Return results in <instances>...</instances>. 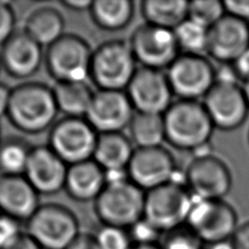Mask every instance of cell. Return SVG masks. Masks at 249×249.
I'll return each mask as SVG.
<instances>
[{
	"mask_svg": "<svg viewBox=\"0 0 249 249\" xmlns=\"http://www.w3.org/2000/svg\"><path fill=\"white\" fill-rule=\"evenodd\" d=\"M53 88L42 82H23L11 89L7 117L13 127L29 135L51 129L57 121Z\"/></svg>",
	"mask_w": 249,
	"mask_h": 249,
	"instance_id": "6da1fadb",
	"label": "cell"
},
{
	"mask_svg": "<svg viewBox=\"0 0 249 249\" xmlns=\"http://www.w3.org/2000/svg\"><path fill=\"white\" fill-rule=\"evenodd\" d=\"M163 119L165 141L173 148L196 153L210 144L215 127L202 102H173L164 113Z\"/></svg>",
	"mask_w": 249,
	"mask_h": 249,
	"instance_id": "7a4b0ae2",
	"label": "cell"
},
{
	"mask_svg": "<svg viewBox=\"0 0 249 249\" xmlns=\"http://www.w3.org/2000/svg\"><path fill=\"white\" fill-rule=\"evenodd\" d=\"M145 191L127 178L108 181L94 201V211L106 226L128 230L143 217Z\"/></svg>",
	"mask_w": 249,
	"mask_h": 249,
	"instance_id": "3957f363",
	"label": "cell"
},
{
	"mask_svg": "<svg viewBox=\"0 0 249 249\" xmlns=\"http://www.w3.org/2000/svg\"><path fill=\"white\" fill-rule=\"evenodd\" d=\"M128 42L112 39L93 51L90 79L99 90L126 91L138 69Z\"/></svg>",
	"mask_w": 249,
	"mask_h": 249,
	"instance_id": "277c9868",
	"label": "cell"
},
{
	"mask_svg": "<svg viewBox=\"0 0 249 249\" xmlns=\"http://www.w3.org/2000/svg\"><path fill=\"white\" fill-rule=\"evenodd\" d=\"M26 233L42 249H66L81 234L77 215L59 203L41 204L26 222Z\"/></svg>",
	"mask_w": 249,
	"mask_h": 249,
	"instance_id": "5b68a950",
	"label": "cell"
},
{
	"mask_svg": "<svg viewBox=\"0 0 249 249\" xmlns=\"http://www.w3.org/2000/svg\"><path fill=\"white\" fill-rule=\"evenodd\" d=\"M93 51L83 37L66 33L47 47L44 60L48 73L56 83L87 82L90 79Z\"/></svg>",
	"mask_w": 249,
	"mask_h": 249,
	"instance_id": "8992f818",
	"label": "cell"
},
{
	"mask_svg": "<svg viewBox=\"0 0 249 249\" xmlns=\"http://www.w3.org/2000/svg\"><path fill=\"white\" fill-rule=\"evenodd\" d=\"M194 197L186 185L171 181L145 193L143 219L161 233L185 224Z\"/></svg>",
	"mask_w": 249,
	"mask_h": 249,
	"instance_id": "52a82bcc",
	"label": "cell"
},
{
	"mask_svg": "<svg viewBox=\"0 0 249 249\" xmlns=\"http://www.w3.org/2000/svg\"><path fill=\"white\" fill-rule=\"evenodd\" d=\"M97 138L86 118L64 117L51 128L48 146L70 166L93 159Z\"/></svg>",
	"mask_w": 249,
	"mask_h": 249,
	"instance_id": "ba28073f",
	"label": "cell"
},
{
	"mask_svg": "<svg viewBox=\"0 0 249 249\" xmlns=\"http://www.w3.org/2000/svg\"><path fill=\"white\" fill-rule=\"evenodd\" d=\"M186 224L198 235L204 245L229 241L238 228L235 209L223 199H196Z\"/></svg>",
	"mask_w": 249,
	"mask_h": 249,
	"instance_id": "9c48e42d",
	"label": "cell"
},
{
	"mask_svg": "<svg viewBox=\"0 0 249 249\" xmlns=\"http://www.w3.org/2000/svg\"><path fill=\"white\" fill-rule=\"evenodd\" d=\"M165 73L178 100H203L215 84V67L203 55L180 54Z\"/></svg>",
	"mask_w": 249,
	"mask_h": 249,
	"instance_id": "30bf717a",
	"label": "cell"
},
{
	"mask_svg": "<svg viewBox=\"0 0 249 249\" xmlns=\"http://www.w3.org/2000/svg\"><path fill=\"white\" fill-rule=\"evenodd\" d=\"M128 43L137 62L144 68L163 71L181 54L174 31L148 23L138 25Z\"/></svg>",
	"mask_w": 249,
	"mask_h": 249,
	"instance_id": "8fae6325",
	"label": "cell"
},
{
	"mask_svg": "<svg viewBox=\"0 0 249 249\" xmlns=\"http://www.w3.org/2000/svg\"><path fill=\"white\" fill-rule=\"evenodd\" d=\"M185 184L196 199H223L232 189V173L215 155L196 157L185 173Z\"/></svg>",
	"mask_w": 249,
	"mask_h": 249,
	"instance_id": "7c38bea8",
	"label": "cell"
},
{
	"mask_svg": "<svg viewBox=\"0 0 249 249\" xmlns=\"http://www.w3.org/2000/svg\"><path fill=\"white\" fill-rule=\"evenodd\" d=\"M176 161L164 146L136 148L127 168L129 179L145 193L175 180Z\"/></svg>",
	"mask_w": 249,
	"mask_h": 249,
	"instance_id": "4fadbf2b",
	"label": "cell"
},
{
	"mask_svg": "<svg viewBox=\"0 0 249 249\" xmlns=\"http://www.w3.org/2000/svg\"><path fill=\"white\" fill-rule=\"evenodd\" d=\"M126 93L136 112L155 115H164L174 95L165 72L144 67L137 69Z\"/></svg>",
	"mask_w": 249,
	"mask_h": 249,
	"instance_id": "5bb4252c",
	"label": "cell"
},
{
	"mask_svg": "<svg viewBox=\"0 0 249 249\" xmlns=\"http://www.w3.org/2000/svg\"><path fill=\"white\" fill-rule=\"evenodd\" d=\"M202 104L215 129L232 131L246 122L249 106L239 84L215 83Z\"/></svg>",
	"mask_w": 249,
	"mask_h": 249,
	"instance_id": "9a60e30c",
	"label": "cell"
},
{
	"mask_svg": "<svg viewBox=\"0 0 249 249\" xmlns=\"http://www.w3.org/2000/svg\"><path fill=\"white\" fill-rule=\"evenodd\" d=\"M135 113L126 91L97 90L86 119L99 135L116 133L128 129Z\"/></svg>",
	"mask_w": 249,
	"mask_h": 249,
	"instance_id": "2e32d148",
	"label": "cell"
},
{
	"mask_svg": "<svg viewBox=\"0 0 249 249\" xmlns=\"http://www.w3.org/2000/svg\"><path fill=\"white\" fill-rule=\"evenodd\" d=\"M249 48L247 22L225 15L209 29L207 54L217 64H233Z\"/></svg>",
	"mask_w": 249,
	"mask_h": 249,
	"instance_id": "e0dca14e",
	"label": "cell"
},
{
	"mask_svg": "<svg viewBox=\"0 0 249 249\" xmlns=\"http://www.w3.org/2000/svg\"><path fill=\"white\" fill-rule=\"evenodd\" d=\"M43 60V47L23 30L16 31L0 47V66L15 79L32 78L38 72Z\"/></svg>",
	"mask_w": 249,
	"mask_h": 249,
	"instance_id": "ac0fdd59",
	"label": "cell"
},
{
	"mask_svg": "<svg viewBox=\"0 0 249 249\" xmlns=\"http://www.w3.org/2000/svg\"><path fill=\"white\" fill-rule=\"evenodd\" d=\"M68 167L50 146L37 145L31 151L24 176L39 195H55L65 189Z\"/></svg>",
	"mask_w": 249,
	"mask_h": 249,
	"instance_id": "d6986e66",
	"label": "cell"
},
{
	"mask_svg": "<svg viewBox=\"0 0 249 249\" xmlns=\"http://www.w3.org/2000/svg\"><path fill=\"white\" fill-rule=\"evenodd\" d=\"M39 203V194L24 175H0V212L17 221L28 222Z\"/></svg>",
	"mask_w": 249,
	"mask_h": 249,
	"instance_id": "ffe728a7",
	"label": "cell"
},
{
	"mask_svg": "<svg viewBox=\"0 0 249 249\" xmlns=\"http://www.w3.org/2000/svg\"><path fill=\"white\" fill-rule=\"evenodd\" d=\"M105 186V171L94 160L73 164L68 167L65 190L75 201H95Z\"/></svg>",
	"mask_w": 249,
	"mask_h": 249,
	"instance_id": "44dd1931",
	"label": "cell"
},
{
	"mask_svg": "<svg viewBox=\"0 0 249 249\" xmlns=\"http://www.w3.org/2000/svg\"><path fill=\"white\" fill-rule=\"evenodd\" d=\"M135 149L129 137L123 132L102 133L97 138L92 160L105 172L127 171Z\"/></svg>",
	"mask_w": 249,
	"mask_h": 249,
	"instance_id": "7402d4cb",
	"label": "cell"
},
{
	"mask_svg": "<svg viewBox=\"0 0 249 249\" xmlns=\"http://www.w3.org/2000/svg\"><path fill=\"white\" fill-rule=\"evenodd\" d=\"M65 26L64 16L58 9L41 7L26 18L23 31L42 47H48L66 34Z\"/></svg>",
	"mask_w": 249,
	"mask_h": 249,
	"instance_id": "603a6c76",
	"label": "cell"
},
{
	"mask_svg": "<svg viewBox=\"0 0 249 249\" xmlns=\"http://www.w3.org/2000/svg\"><path fill=\"white\" fill-rule=\"evenodd\" d=\"M135 10V3L131 0H95L89 12L97 28L117 32L131 23Z\"/></svg>",
	"mask_w": 249,
	"mask_h": 249,
	"instance_id": "cb8c5ba5",
	"label": "cell"
},
{
	"mask_svg": "<svg viewBox=\"0 0 249 249\" xmlns=\"http://www.w3.org/2000/svg\"><path fill=\"white\" fill-rule=\"evenodd\" d=\"M186 0H144L140 4L145 23L174 31L188 18Z\"/></svg>",
	"mask_w": 249,
	"mask_h": 249,
	"instance_id": "d4e9b609",
	"label": "cell"
},
{
	"mask_svg": "<svg viewBox=\"0 0 249 249\" xmlns=\"http://www.w3.org/2000/svg\"><path fill=\"white\" fill-rule=\"evenodd\" d=\"M58 110L65 117L86 118L94 91L87 82H60L53 88Z\"/></svg>",
	"mask_w": 249,
	"mask_h": 249,
	"instance_id": "484cf974",
	"label": "cell"
},
{
	"mask_svg": "<svg viewBox=\"0 0 249 249\" xmlns=\"http://www.w3.org/2000/svg\"><path fill=\"white\" fill-rule=\"evenodd\" d=\"M129 139L136 148L161 146L165 141L163 115L136 112L128 127Z\"/></svg>",
	"mask_w": 249,
	"mask_h": 249,
	"instance_id": "4316f807",
	"label": "cell"
},
{
	"mask_svg": "<svg viewBox=\"0 0 249 249\" xmlns=\"http://www.w3.org/2000/svg\"><path fill=\"white\" fill-rule=\"evenodd\" d=\"M32 148L21 138L2 139L0 142V175H24Z\"/></svg>",
	"mask_w": 249,
	"mask_h": 249,
	"instance_id": "83f0119b",
	"label": "cell"
},
{
	"mask_svg": "<svg viewBox=\"0 0 249 249\" xmlns=\"http://www.w3.org/2000/svg\"><path fill=\"white\" fill-rule=\"evenodd\" d=\"M174 34L181 54H207L209 29L204 25L187 18L174 30Z\"/></svg>",
	"mask_w": 249,
	"mask_h": 249,
	"instance_id": "f1b7e54d",
	"label": "cell"
},
{
	"mask_svg": "<svg viewBox=\"0 0 249 249\" xmlns=\"http://www.w3.org/2000/svg\"><path fill=\"white\" fill-rule=\"evenodd\" d=\"M226 15L223 1L195 0L189 1L188 18L210 29Z\"/></svg>",
	"mask_w": 249,
	"mask_h": 249,
	"instance_id": "f546056e",
	"label": "cell"
},
{
	"mask_svg": "<svg viewBox=\"0 0 249 249\" xmlns=\"http://www.w3.org/2000/svg\"><path fill=\"white\" fill-rule=\"evenodd\" d=\"M160 245L163 249H204L206 245L186 223L163 233Z\"/></svg>",
	"mask_w": 249,
	"mask_h": 249,
	"instance_id": "4dcf8cb0",
	"label": "cell"
},
{
	"mask_svg": "<svg viewBox=\"0 0 249 249\" xmlns=\"http://www.w3.org/2000/svg\"><path fill=\"white\" fill-rule=\"evenodd\" d=\"M100 249H130L131 239L127 230L104 225L94 235Z\"/></svg>",
	"mask_w": 249,
	"mask_h": 249,
	"instance_id": "1f68e13d",
	"label": "cell"
},
{
	"mask_svg": "<svg viewBox=\"0 0 249 249\" xmlns=\"http://www.w3.org/2000/svg\"><path fill=\"white\" fill-rule=\"evenodd\" d=\"M132 245H153L160 244L163 233L149 223L145 219L138 221L130 229L127 230Z\"/></svg>",
	"mask_w": 249,
	"mask_h": 249,
	"instance_id": "d6a6232c",
	"label": "cell"
},
{
	"mask_svg": "<svg viewBox=\"0 0 249 249\" xmlns=\"http://www.w3.org/2000/svg\"><path fill=\"white\" fill-rule=\"evenodd\" d=\"M15 9L7 1H0V47L16 33Z\"/></svg>",
	"mask_w": 249,
	"mask_h": 249,
	"instance_id": "836d02e7",
	"label": "cell"
},
{
	"mask_svg": "<svg viewBox=\"0 0 249 249\" xmlns=\"http://www.w3.org/2000/svg\"><path fill=\"white\" fill-rule=\"evenodd\" d=\"M22 233L19 221L0 213V249L10 245Z\"/></svg>",
	"mask_w": 249,
	"mask_h": 249,
	"instance_id": "e575fe53",
	"label": "cell"
},
{
	"mask_svg": "<svg viewBox=\"0 0 249 249\" xmlns=\"http://www.w3.org/2000/svg\"><path fill=\"white\" fill-rule=\"evenodd\" d=\"M226 15L249 22V0H226L223 1Z\"/></svg>",
	"mask_w": 249,
	"mask_h": 249,
	"instance_id": "d590c367",
	"label": "cell"
},
{
	"mask_svg": "<svg viewBox=\"0 0 249 249\" xmlns=\"http://www.w3.org/2000/svg\"><path fill=\"white\" fill-rule=\"evenodd\" d=\"M239 82L233 64H219L215 67V83L239 84Z\"/></svg>",
	"mask_w": 249,
	"mask_h": 249,
	"instance_id": "8d00e7d4",
	"label": "cell"
},
{
	"mask_svg": "<svg viewBox=\"0 0 249 249\" xmlns=\"http://www.w3.org/2000/svg\"><path fill=\"white\" fill-rule=\"evenodd\" d=\"M231 242L235 249H249V221L238 225Z\"/></svg>",
	"mask_w": 249,
	"mask_h": 249,
	"instance_id": "74e56055",
	"label": "cell"
},
{
	"mask_svg": "<svg viewBox=\"0 0 249 249\" xmlns=\"http://www.w3.org/2000/svg\"><path fill=\"white\" fill-rule=\"evenodd\" d=\"M234 68L239 78V81L244 84L249 82V48L242 56L233 62Z\"/></svg>",
	"mask_w": 249,
	"mask_h": 249,
	"instance_id": "f35d334b",
	"label": "cell"
},
{
	"mask_svg": "<svg viewBox=\"0 0 249 249\" xmlns=\"http://www.w3.org/2000/svg\"><path fill=\"white\" fill-rule=\"evenodd\" d=\"M66 249H100L94 235L81 233Z\"/></svg>",
	"mask_w": 249,
	"mask_h": 249,
	"instance_id": "ab89813d",
	"label": "cell"
},
{
	"mask_svg": "<svg viewBox=\"0 0 249 249\" xmlns=\"http://www.w3.org/2000/svg\"><path fill=\"white\" fill-rule=\"evenodd\" d=\"M3 249H42L28 233H22L15 242Z\"/></svg>",
	"mask_w": 249,
	"mask_h": 249,
	"instance_id": "60d3db41",
	"label": "cell"
},
{
	"mask_svg": "<svg viewBox=\"0 0 249 249\" xmlns=\"http://www.w3.org/2000/svg\"><path fill=\"white\" fill-rule=\"evenodd\" d=\"M92 0H64L61 4L69 10L73 11H86L90 10Z\"/></svg>",
	"mask_w": 249,
	"mask_h": 249,
	"instance_id": "b9f144b4",
	"label": "cell"
},
{
	"mask_svg": "<svg viewBox=\"0 0 249 249\" xmlns=\"http://www.w3.org/2000/svg\"><path fill=\"white\" fill-rule=\"evenodd\" d=\"M11 89L0 83V117L7 116L9 100H10Z\"/></svg>",
	"mask_w": 249,
	"mask_h": 249,
	"instance_id": "7bdbcfd3",
	"label": "cell"
},
{
	"mask_svg": "<svg viewBox=\"0 0 249 249\" xmlns=\"http://www.w3.org/2000/svg\"><path fill=\"white\" fill-rule=\"evenodd\" d=\"M204 249H235L231 239L229 241H222V242H217V243H213V244H209V245H206Z\"/></svg>",
	"mask_w": 249,
	"mask_h": 249,
	"instance_id": "ee69618b",
	"label": "cell"
},
{
	"mask_svg": "<svg viewBox=\"0 0 249 249\" xmlns=\"http://www.w3.org/2000/svg\"><path fill=\"white\" fill-rule=\"evenodd\" d=\"M130 249H163L160 244H153V245H132Z\"/></svg>",
	"mask_w": 249,
	"mask_h": 249,
	"instance_id": "f6af8a7d",
	"label": "cell"
},
{
	"mask_svg": "<svg viewBox=\"0 0 249 249\" xmlns=\"http://www.w3.org/2000/svg\"><path fill=\"white\" fill-rule=\"evenodd\" d=\"M243 90H244V93H245L247 103H248V106H249V82L244 84V86H243Z\"/></svg>",
	"mask_w": 249,
	"mask_h": 249,
	"instance_id": "bcb514c9",
	"label": "cell"
},
{
	"mask_svg": "<svg viewBox=\"0 0 249 249\" xmlns=\"http://www.w3.org/2000/svg\"><path fill=\"white\" fill-rule=\"evenodd\" d=\"M1 140H2V139H1V135H0V142H1Z\"/></svg>",
	"mask_w": 249,
	"mask_h": 249,
	"instance_id": "7dc6e473",
	"label": "cell"
},
{
	"mask_svg": "<svg viewBox=\"0 0 249 249\" xmlns=\"http://www.w3.org/2000/svg\"><path fill=\"white\" fill-rule=\"evenodd\" d=\"M248 142H249V131H248Z\"/></svg>",
	"mask_w": 249,
	"mask_h": 249,
	"instance_id": "c3c4849f",
	"label": "cell"
},
{
	"mask_svg": "<svg viewBox=\"0 0 249 249\" xmlns=\"http://www.w3.org/2000/svg\"><path fill=\"white\" fill-rule=\"evenodd\" d=\"M248 26H249V22H248Z\"/></svg>",
	"mask_w": 249,
	"mask_h": 249,
	"instance_id": "681fc988",
	"label": "cell"
},
{
	"mask_svg": "<svg viewBox=\"0 0 249 249\" xmlns=\"http://www.w3.org/2000/svg\"><path fill=\"white\" fill-rule=\"evenodd\" d=\"M0 213H1V212H0Z\"/></svg>",
	"mask_w": 249,
	"mask_h": 249,
	"instance_id": "f907efd6",
	"label": "cell"
}]
</instances>
